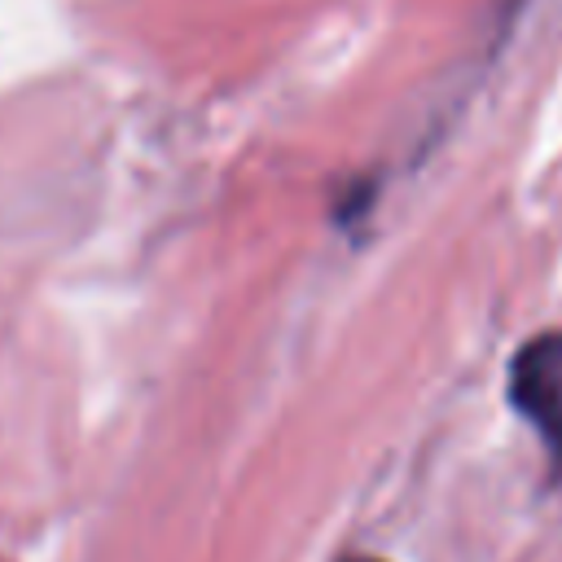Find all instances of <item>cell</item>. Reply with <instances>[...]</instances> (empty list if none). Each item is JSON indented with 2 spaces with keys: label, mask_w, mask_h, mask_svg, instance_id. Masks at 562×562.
Segmentation results:
<instances>
[{
  "label": "cell",
  "mask_w": 562,
  "mask_h": 562,
  "mask_svg": "<svg viewBox=\"0 0 562 562\" xmlns=\"http://www.w3.org/2000/svg\"><path fill=\"white\" fill-rule=\"evenodd\" d=\"M509 400L549 443L562 474V334H536L509 364Z\"/></svg>",
  "instance_id": "1"
},
{
  "label": "cell",
  "mask_w": 562,
  "mask_h": 562,
  "mask_svg": "<svg viewBox=\"0 0 562 562\" xmlns=\"http://www.w3.org/2000/svg\"><path fill=\"white\" fill-rule=\"evenodd\" d=\"M351 562H373V558H351Z\"/></svg>",
  "instance_id": "2"
}]
</instances>
